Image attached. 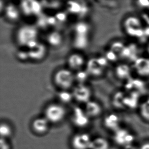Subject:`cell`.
<instances>
[{
	"label": "cell",
	"instance_id": "cell-1",
	"mask_svg": "<svg viewBox=\"0 0 149 149\" xmlns=\"http://www.w3.org/2000/svg\"><path fill=\"white\" fill-rule=\"evenodd\" d=\"M38 31L36 26L26 24L20 26L16 33L17 42L22 47L32 49L38 44Z\"/></svg>",
	"mask_w": 149,
	"mask_h": 149
},
{
	"label": "cell",
	"instance_id": "cell-2",
	"mask_svg": "<svg viewBox=\"0 0 149 149\" xmlns=\"http://www.w3.org/2000/svg\"><path fill=\"white\" fill-rule=\"evenodd\" d=\"M126 34L134 38H143L145 37L143 21L135 16H129L125 18L123 24Z\"/></svg>",
	"mask_w": 149,
	"mask_h": 149
},
{
	"label": "cell",
	"instance_id": "cell-3",
	"mask_svg": "<svg viewBox=\"0 0 149 149\" xmlns=\"http://www.w3.org/2000/svg\"><path fill=\"white\" fill-rule=\"evenodd\" d=\"M54 81L57 87L62 90H68L75 81V74L70 69H61L55 73Z\"/></svg>",
	"mask_w": 149,
	"mask_h": 149
},
{
	"label": "cell",
	"instance_id": "cell-4",
	"mask_svg": "<svg viewBox=\"0 0 149 149\" xmlns=\"http://www.w3.org/2000/svg\"><path fill=\"white\" fill-rule=\"evenodd\" d=\"M45 118L52 123H59L66 116V110L62 105L52 103L49 105L45 111Z\"/></svg>",
	"mask_w": 149,
	"mask_h": 149
},
{
	"label": "cell",
	"instance_id": "cell-5",
	"mask_svg": "<svg viewBox=\"0 0 149 149\" xmlns=\"http://www.w3.org/2000/svg\"><path fill=\"white\" fill-rule=\"evenodd\" d=\"M73 98L79 103L86 104L91 100L92 91L86 84H77L73 90Z\"/></svg>",
	"mask_w": 149,
	"mask_h": 149
},
{
	"label": "cell",
	"instance_id": "cell-6",
	"mask_svg": "<svg viewBox=\"0 0 149 149\" xmlns=\"http://www.w3.org/2000/svg\"><path fill=\"white\" fill-rule=\"evenodd\" d=\"M132 69L140 77L149 78V57H139L133 63Z\"/></svg>",
	"mask_w": 149,
	"mask_h": 149
},
{
	"label": "cell",
	"instance_id": "cell-7",
	"mask_svg": "<svg viewBox=\"0 0 149 149\" xmlns=\"http://www.w3.org/2000/svg\"><path fill=\"white\" fill-rule=\"evenodd\" d=\"M92 139L87 133H79L73 137L71 143L74 149H90Z\"/></svg>",
	"mask_w": 149,
	"mask_h": 149
},
{
	"label": "cell",
	"instance_id": "cell-8",
	"mask_svg": "<svg viewBox=\"0 0 149 149\" xmlns=\"http://www.w3.org/2000/svg\"><path fill=\"white\" fill-rule=\"evenodd\" d=\"M72 119L73 123L77 127L83 128L89 124V116L85 111L79 107H75L73 109Z\"/></svg>",
	"mask_w": 149,
	"mask_h": 149
},
{
	"label": "cell",
	"instance_id": "cell-9",
	"mask_svg": "<svg viewBox=\"0 0 149 149\" xmlns=\"http://www.w3.org/2000/svg\"><path fill=\"white\" fill-rule=\"evenodd\" d=\"M134 139L133 135L126 129L119 128L115 131L114 139L116 143L120 145L125 146V147L130 145Z\"/></svg>",
	"mask_w": 149,
	"mask_h": 149
},
{
	"label": "cell",
	"instance_id": "cell-10",
	"mask_svg": "<svg viewBox=\"0 0 149 149\" xmlns=\"http://www.w3.org/2000/svg\"><path fill=\"white\" fill-rule=\"evenodd\" d=\"M86 70L90 76L98 77L103 74L105 69L99 64L96 58H92L89 59L86 63Z\"/></svg>",
	"mask_w": 149,
	"mask_h": 149
},
{
	"label": "cell",
	"instance_id": "cell-11",
	"mask_svg": "<svg viewBox=\"0 0 149 149\" xmlns=\"http://www.w3.org/2000/svg\"><path fill=\"white\" fill-rule=\"evenodd\" d=\"M132 67L126 63L118 65L115 69V74L117 78L122 81H129L131 78Z\"/></svg>",
	"mask_w": 149,
	"mask_h": 149
},
{
	"label": "cell",
	"instance_id": "cell-12",
	"mask_svg": "<svg viewBox=\"0 0 149 149\" xmlns=\"http://www.w3.org/2000/svg\"><path fill=\"white\" fill-rule=\"evenodd\" d=\"M29 58L34 61H40L45 58L47 54V49L45 45L41 43H38L36 47L28 49Z\"/></svg>",
	"mask_w": 149,
	"mask_h": 149
},
{
	"label": "cell",
	"instance_id": "cell-13",
	"mask_svg": "<svg viewBox=\"0 0 149 149\" xmlns=\"http://www.w3.org/2000/svg\"><path fill=\"white\" fill-rule=\"evenodd\" d=\"M67 63L70 68L74 70H80L85 64V58L81 54L75 53L69 56Z\"/></svg>",
	"mask_w": 149,
	"mask_h": 149
},
{
	"label": "cell",
	"instance_id": "cell-14",
	"mask_svg": "<svg viewBox=\"0 0 149 149\" xmlns=\"http://www.w3.org/2000/svg\"><path fill=\"white\" fill-rule=\"evenodd\" d=\"M49 121L46 118H39L33 122V129L38 134H42L47 132L49 129Z\"/></svg>",
	"mask_w": 149,
	"mask_h": 149
},
{
	"label": "cell",
	"instance_id": "cell-15",
	"mask_svg": "<svg viewBox=\"0 0 149 149\" xmlns=\"http://www.w3.org/2000/svg\"><path fill=\"white\" fill-rule=\"evenodd\" d=\"M85 107V112L89 117H96L100 115L102 108L99 103L90 100L87 103Z\"/></svg>",
	"mask_w": 149,
	"mask_h": 149
},
{
	"label": "cell",
	"instance_id": "cell-16",
	"mask_svg": "<svg viewBox=\"0 0 149 149\" xmlns=\"http://www.w3.org/2000/svg\"><path fill=\"white\" fill-rule=\"evenodd\" d=\"M4 14L8 20L16 22L20 17V11L15 5L8 4L4 8Z\"/></svg>",
	"mask_w": 149,
	"mask_h": 149
},
{
	"label": "cell",
	"instance_id": "cell-17",
	"mask_svg": "<svg viewBox=\"0 0 149 149\" xmlns=\"http://www.w3.org/2000/svg\"><path fill=\"white\" fill-rule=\"evenodd\" d=\"M104 124L107 129L113 131H117L119 129L120 119L117 115L115 113H110L105 117Z\"/></svg>",
	"mask_w": 149,
	"mask_h": 149
},
{
	"label": "cell",
	"instance_id": "cell-18",
	"mask_svg": "<svg viewBox=\"0 0 149 149\" xmlns=\"http://www.w3.org/2000/svg\"><path fill=\"white\" fill-rule=\"evenodd\" d=\"M47 41L52 47H58L63 42V36L58 31H54L49 33L47 37Z\"/></svg>",
	"mask_w": 149,
	"mask_h": 149
},
{
	"label": "cell",
	"instance_id": "cell-19",
	"mask_svg": "<svg viewBox=\"0 0 149 149\" xmlns=\"http://www.w3.org/2000/svg\"><path fill=\"white\" fill-rule=\"evenodd\" d=\"M89 40V36L75 35L73 44L77 49L82 50L88 46Z\"/></svg>",
	"mask_w": 149,
	"mask_h": 149
},
{
	"label": "cell",
	"instance_id": "cell-20",
	"mask_svg": "<svg viewBox=\"0 0 149 149\" xmlns=\"http://www.w3.org/2000/svg\"><path fill=\"white\" fill-rule=\"evenodd\" d=\"M109 144L107 139L103 137H97L92 141L90 149H109Z\"/></svg>",
	"mask_w": 149,
	"mask_h": 149
},
{
	"label": "cell",
	"instance_id": "cell-21",
	"mask_svg": "<svg viewBox=\"0 0 149 149\" xmlns=\"http://www.w3.org/2000/svg\"><path fill=\"white\" fill-rule=\"evenodd\" d=\"M90 30V27L87 22H81L75 25V35L89 36Z\"/></svg>",
	"mask_w": 149,
	"mask_h": 149
},
{
	"label": "cell",
	"instance_id": "cell-22",
	"mask_svg": "<svg viewBox=\"0 0 149 149\" xmlns=\"http://www.w3.org/2000/svg\"><path fill=\"white\" fill-rule=\"evenodd\" d=\"M139 113L144 120L149 122V98L145 101L140 105Z\"/></svg>",
	"mask_w": 149,
	"mask_h": 149
},
{
	"label": "cell",
	"instance_id": "cell-23",
	"mask_svg": "<svg viewBox=\"0 0 149 149\" xmlns=\"http://www.w3.org/2000/svg\"><path fill=\"white\" fill-rule=\"evenodd\" d=\"M89 77L90 75L87 71L81 69L77 71L76 74H75V81H77L78 84H86Z\"/></svg>",
	"mask_w": 149,
	"mask_h": 149
},
{
	"label": "cell",
	"instance_id": "cell-24",
	"mask_svg": "<svg viewBox=\"0 0 149 149\" xmlns=\"http://www.w3.org/2000/svg\"><path fill=\"white\" fill-rule=\"evenodd\" d=\"M86 6H82V5L76 2H69L68 4V8L69 11L72 13H81L83 14V11Z\"/></svg>",
	"mask_w": 149,
	"mask_h": 149
},
{
	"label": "cell",
	"instance_id": "cell-25",
	"mask_svg": "<svg viewBox=\"0 0 149 149\" xmlns=\"http://www.w3.org/2000/svg\"><path fill=\"white\" fill-rule=\"evenodd\" d=\"M58 97L60 102L63 103H69L73 99L72 93L69 92L67 90H62L58 93Z\"/></svg>",
	"mask_w": 149,
	"mask_h": 149
},
{
	"label": "cell",
	"instance_id": "cell-26",
	"mask_svg": "<svg viewBox=\"0 0 149 149\" xmlns=\"http://www.w3.org/2000/svg\"><path fill=\"white\" fill-rule=\"evenodd\" d=\"M31 4L33 15L38 16L40 15L42 10V4L35 1H31Z\"/></svg>",
	"mask_w": 149,
	"mask_h": 149
},
{
	"label": "cell",
	"instance_id": "cell-27",
	"mask_svg": "<svg viewBox=\"0 0 149 149\" xmlns=\"http://www.w3.org/2000/svg\"><path fill=\"white\" fill-rule=\"evenodd\" d=\"M21 10L26 15L31 16L32 15V11L31 8V1H22L20 4Z\"/></svg>",
	"mask_w": 149,
	"mask_h": 149
},
{
	"label": "cell",
	"instance_id": "cell-28",
	"mask_svg": "<svg viewBox=\"0 0 149 149\" xmlns=\"http://www.w3.org/2000/svg\"><path fill=\"white\" fill-rule=\"evenodd\" d=\"M11 128L6 123H2L0 126V134L1 138L5 139L11 134Z\"/></svg>",
	"mask_w": 149,
	"mask_h": 149
},
{
	"label": "cell",
	"instance_id": "cell-29",
	"mask_svg": "<svg viewBox=\"0 0 149 149\" xmlns=\"http://www.w3.org/2000/svg\"><path fill=\"white\" fill-rule=\"evenodd\" d=\"M104 56L109 62H115L119 58V56L116 53L110 49L106 52Z\"/></svg>",
	"mask_w": 149,
	"mask_h": 149
},
{
	"label": "cell",
	"instance_id": "cell-30",
	"mask_svg": "<svg viewBox=\"0 0 149 149\" xmlns=\"http://www.w3.org/2000/svg\"><path fill=\"white\" fill-rule=\"evenodd\" d=\"M17 58L21 61H26L29 58L28 51V50H21L18 51L17 53Z\"/></svg>",
	"mask_w": 149,
	"mask_h": 149
},
{
	"label": "cell",
	"instance_id": "cell-31",
	"mask_svg": "<svg viewBox=\"0 0 149 149\" xmlns=\"http://www.w3.org/2000/svg\"><path fill=\"white\" fill-rule=\"evenodd\" d=\"M97 62L99 63V64L103 68L105 69L109 64V61L107 60V58L105 56H98L96 58Z\"/></svg>",
	"mask_w": 149,
	"mask_h": 149
},
{
	"label": "cell",
	"instance_id": "cell-32",
	"mask_svg": "<svg viewBox=\"0 0 149 149\" xmlns=\"http://www.w3.org/2000/svg\"><path fill=\"white\" fill-rule=\"evenodd\" d=\"M39 19L38 20V25L41 27H44L48 25L47 23V18L48 17H45L41 14L40 15L38 16Z\"/></svg>",
	"mask_w": 149,
	"mask_h": 149
},
{
	"label": "cell",
	"instance_id": "cell-33",
	"mask_svg": "<svg viewBox=\"0 0 149 149\" xmlns=\"http://www.w3.org/2000/svg\"><path fill=\"white\" fill-rule=\"evenodd\" d=\"M137 5L139 7L142 9H148L149 8V1H140L137 2Z\"/></svg>",
	"mask_w": 149,
	"mask_h": 149
},
{
	"label": "cell",
	"instance_id": "cell-34",
	"mask_svg": "<svg viewBox=\"0 0 149 149\" xmlns=\"http://www.w3.org/2000/svg\"><path fill=\"white\" fill-rule=\"evenodd\" d=\"M56 18L57 21H60V22H64L66 19L67 15L64 12H59L57 13L56 16H55Z\"/></svg>",
	"mask_w": 149,
	"mask_h": 149
},
{
	"label": "cell",
	"instance_id": "cell-35",
	"mask_svg": "<svg viewBox=\"0 0 149 149\" xmlns=\"http://www.w3.org/2000/svg\"><path fill=\"white\" fill-rule=\"evenodd\" d=\"M10 146L5 139L1 138L0 141V149H10Z\"/></svg>",
	"mask_w": 149,
	"mask_h": 149
},
{
	"label": "cell",
	"instance_id": "cell-36",
	"mask_svg": "<svg viewBox=\"0 0 149 149\" xmlns=\"http://www.w3.org/2000/svg\"><path fill=\"white\" fill-rule=\"evenodd\" d=\"M144 29H145V37H149V20H145L143 22Z\"/></svg>",
	"mask_w": 149,
	"mask_h": 149
},
{
	"label": "cell",
	"instance_id": "cell-37",
	"mask_svg": "<svg viewBox=\"0 0 149 149\" xmlns=\"http://www.w3.org/2000/svg\"><path fill=\"white\" fill-rule=\"evenodd\" d=\"M147 52H148V54H149V45H148Z\"/></svg>",
	"mask_w": 149,
	"mask_h": 149
},
{
	"label": "cell",
	"instance_id": "cell-38",
	"mask_svg": "<svg viewBox=\"0 0 149 149\" xmlns=\"http://www.w3.org/2000/svg\"><path fill=\"white\" fill-rule=\"evenodd\" d=\"M148 10H149V9H148Z\"/></svg>",
	"mask_w": 149,
	"mask_h": 149
},
{
	"label": "cell",
	"instance_id": "cell-39",
	"mask_svg": "<svg viewBox=\"0 0 149 149\" xmlns=\"http://www.w3.org/2000/svg\"></svg>",
	"mask_w": 149,
	"mask_h": 149
}]
</instances>
